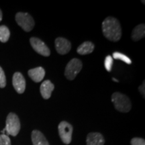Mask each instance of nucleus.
Instances as JSON below:
<instances>
[{
  "mask_svg": "<svg viewBox=\"0 0 145 145\" xmlns=\"http://www.w3.org/2000/svg\"><path fill=\"white\" fill-rule=\"evenodd\" d=\"M102 31L104 36L109 40L118 42L122 37V28L118 20L116 18H106L102 22Z\"/></svg>",
  "mask_w": 145,
  "mask_h": 145,
  "instance_id": "obj_1",
  "label": "nucleus"
},
{
  "mask_svg": "<svg viewBox=\"0 0 145 145\" xmlns=\"http://www.w3.org/2000/svg\"><path fill=\"white\" fill-rule=\"evenodd\" d=\"M112 101L118 111L127 113L132 108V104L128 96L124 94L115 92L112 95Z\"/></svg>",
  "mask_w": 145,
  "mask_h": 145,
  "instance_id": "obj_2",
  "label": "nucleus"
},
{
  "mask_svg": "<svg viewBox=\"0 0 145 145\" xmlns=\"http://www.w3.org/2000/svg\"><path fill=\"white\" fill-rule=\"evenodd\" d=\"M5 129L8 135L16 137L19 133L20 130V122L16 114L11 112L8 114L6 118V126Z\"/></svg>",
  "mask_w": 145,
  "mask_h": 145,
  "instance_id": "obj_3",
  "label": "nucleus"
},
{
  "mask_svg": "<svg viewBox=\"0 0 145 145\" xmlns=\"http://www.w3.org/2000/svg\"><path fill=\"white\" fill-rule=\"evenodd\" d=\"M83 63L81 60L74 58L71 60L65 67V75L69 80H73L82 69Z\"/></svg>",
  "mask_w": 145,
  "mask_h": 145,
  "instance_id": "obj_4",
  "label": "nucleus"
},
{
  "mask_svg": "<svg viewBox=\"0 0 145 145\" xmlns=\"http://www.w3.org/2000/svg\"><path fill=\"white\" fill-rule=\"evenodd\" d=\"M16 21L25 32H30L35 25L33 18L28 13L18 12L16 15Z\"/></svg>",
  "mask_w": 145,
  "mask_h": 145,
  "instance_id": "obj_5",
  "label": "nucleus"
},
{
  "mask_svg": "<svg viewBox=\"0 0 145 145\" xmlns=\"http://www.w3.org/2000/svg\"><path fill=\"white\" fill-rule=\"evenodd\" d=\"M59 134L61 140L65 144H69L72 140V134L73 128L72 125L66 121H62L58 127Z\"/></svg>",
  "mask_w": 145,
  "mask_h": 145,
  "instance_id": "obj_6",
  "label": "nucleus"
},
{
  "mask_svg": "<svg viewBox=\"0 0 145 145\" xmlns=\"http://www.w3.org/2000/svg\"><path fill=\"white\" fill-rule=\"evenodd\" d=\"M30 44L35 51L44 57H49L50 50L46 44L39 38L32 37L30 39Z\"/></svg>",
  "mask_w": 145,
  "mask_h": 145,
  "instance_id": "obj_7",
  "label": "nucleus"
},
{
  "mask_svg": "<svg viewBox=\"0 0 145 145\" xmlns=\"http://www.w3.org/2000/svg\"><path fill=\"white\" fill-rule=\"evenodd\" d=\"M12 84L17 93L22 94L26 89V80L21 72H16L12 78Z\"/></svg>",
  "mask_w": 145,
  "mask_h": 145,
  "instance_id": "obj_8",
  "label": "nucleus"
},
{
  "mask_svg": "<svg viewBox=\"0 0 145 145\" xmlns=\"http://www.w3.org/2000/svg\"><path fill=\"white\" fill-rule=\"evenodd\" d=\"M55 48L58 53L60 54H67L71 49V44L67 39L63 37H59L56 39Z\"/></svg>",
  "mask_w": 145,
  "mask_h": 145,
  "instance_id": "obj_9",
  "label": "nucleus"
},
{
  "mask_svg": "<svg viewBox=\"0 0 145 145\" xmlns=\"http://www.w3.org/2000/svg\"><path fill=\"white\" fill-rule=\"evenodd\" d=\"M86 142L87 145H104L105 139L99 132H90L87 137Z\"/></svg>",
  "mask_w": 145,
  "mask_h": 145,
  "instance_id": "obj_10",
  "label": "nucleus"
},
{
  "mask_svg": "<svg viewBox=\"0 0 145 145\" xmlns=\"http://www.w3.org/2000/svg\"><path fill=\"white\" fill-rule=\"evenodd\" d=\"M54 89V86L50 80H46L41 84L40 87V91L42 97L44 99H48L52 95V92Z\"/></svg>",
  "mask_w": 145,
  "mask_h": 145,
  "instance_id": "obj_11",
  "label": "nucleus"
},
{
  "mask_svg": "<svg viewBox=\"0 0 145 145\" xmlns=\"http://www.w3.org/2000/svg\"><path fill=\"white\" fill-rule=\"evenodd\" d=\"M28 74L32 81L36 83H39L44 79L45 76V70L42 67H39L29 70Z\"/></svg>",
  "mask_w": 145,
  "mask_h": 145,
  "instance_id": "obj_12",
  "label": "nucleus"
},
{
  "mask_svg": "<svg viewBox=\"0 0 145 145\" xmlns=\"http://www.w3.org/2000/svg\"><path fill=\"white\" fill-rule=\"evenodd\" d=\"M31 137L33 145H50L44 135L39 130H33Z\"/></svg>",
  "mask_w": 145,
  "mask_h": 145,
  "instance_id": "obj_13",
  "label": "nucleus"
},
{
  "mask_svg": "<svg viewBox=\"0 0 145 145\" xmlns=\"http://www.w3.org/2000/svg\"><path fill=\"white\" fill-rule=\"evenodd\" d=\"M95 48V45L93 42L90 41H86L82 43L81 45L78 46L77 52L78 54L81 55H86L91 53Z\"/></svg>",
  "mask_w": 145,
  "mask_h": 145,
  "instance_id": "obj_14",
  "label": "nucleus"
},
{
  "mask_svg": "<svg viewBox=\"0 0 145 145\" xmlns=\"http://www.w3.org/2000/svg\"><path fill=\"white\" fill-rule=\"evenodd\" d=\"M145 36V25L140 24L133 29L132 32L131 38L134 41L137 42L140 40Z\"/></svg>",
  "mask_w": 145,
  "mask_h": 145,
  "instance_id": "obj_15",
  "label": "nucleus"
},
{
  "mask_svg": "<svg viewBox=\"0 0 145 145\" xmlns=\"http://www.w3.org/2000/svg\"><path fill=\"white\" fill-rule=\"evenodd\" d=\"M10 36V32L6 26H0V41L1 42H6Z\"/></svg>",
  "mask_w": 145,
  "mask_h": 145,
  "instance_id": "obj_16",
  "label": "nucleus"
},
{
  "mask_svg": "<svg viewBox=\"0 0 145 145\" xmlns=\"http://www.w3.org/2000/svg\"><path fill=\"white\" fill-rule=\"evenodd\" d=\"M113 57L114 59H118L121 60V61H123V62L126 63V64L130 65L132 63V61L128 57H127L125 54L121 53V52H115L113 53Z\"/></svg>",
  "mask_w": 145,
  "mask_h": 145,
  "instance_id": "obj_17",
  "label": "nucleus"
},
{
  "mask_svg": "<svg viewBox=\"0 0 145 145\" xmlns=\"http://www.w3.org/2000/svg\"><path fill=\"white\" fill-rule=\"evenodd\" d=\"M112 65H113V59L110 55L107 56L104 61V66L108 72H110L112 71Z\"/></svg>",
  "mask_w": 145,
  "mask_h": 145,
  "instance_id": "obj_18",
  "label": "nucleus"
},
{
  "mask_svg": "<svg viewBox=\"0 0 145 145\" xmlns=\"http://www.w3.org/2000/svg\"><path fill=\"white\" fill-rule=\"evenodd\" d=\"M6 86V77L3 69L0 67V88H4Z\"/></svg>",
  "mask_w": 145,
  "mask_h": 145,
  "instance_id": "obj_19",
  "label": "nucleus"
},
{
  "mask_svg": "<svg viewBox=\"0 0 145 145\" xmlns=\"http://www.w3.org/2000/svg\"><path fill=\"white\" fill-rule=\"evenodd\" d=\"M0 145H12L11 144L10 138L8 135H0Z\"/></svg>",
  "mask_w": 145,
  "mask_h": 145,
  "instance_id": "obj_20",
  "label": "nucleus"
},
{
  "mask_svg": "<svg viewBox=\"0 0 145 145\" xmlns=\"http://www.w3.org/2000/svg\"><path fill=\"white\" fill-rule=\"evenodd\" d=\"M131 145H145L144 139L141 138H133L130 141Z\"/></svg>",
  "mask_w": 145,
  "mask_h": 145,
  "instance_id": "obj_21",
  "label": "nucleus"
},
{
  "mask_svg": "<svg viewBox=\"0 0 145 145\" xmlns=\"http://www.w3.org/2000/svg\"><path fill=\"white\" fill-rule=\"evenodd\" d=\"M145 84H144V81L143 82V83L141 86L138 88V90L140 91V93H141V95L143 96V97H144V94H145Z\"/></svg>",
  "mask_w": 145,
  "mask_h": 145,
  "instance_id": "obj_22",
  "label": "nucleus"
},
{
  "mask_svg": "<svg viewBox=\"0 0 145 145\" xmlns=\"http://www.w3.org/2000/svg\"><path fill=\"white\" fill-rule=\"evenodd\" d=\"M2 16H3L2 12H1V10H0V22L2 20Z\"/></svg>",
  "mask_w": 145,
  "mask_h": 145,
  "instance_id": "obj_23",
  "label": "nucleus"
},
{
  "mask_svg": "<svg viewBox=\"0 0 145 145\" xmlns=\"http://www.w3.org/2000/svg\"><path fill=\"white\" fill-rule=\"evenodd\" d=\"M112 80H113L114 81H116V82H119V81L118 80V79H115V78H112Z\"/></svg>",
  "mask_w": 145,
  "mask_h": 145,
  "instance_id": "obj_24",
  "label": "nucleus"
}]
</instances>
